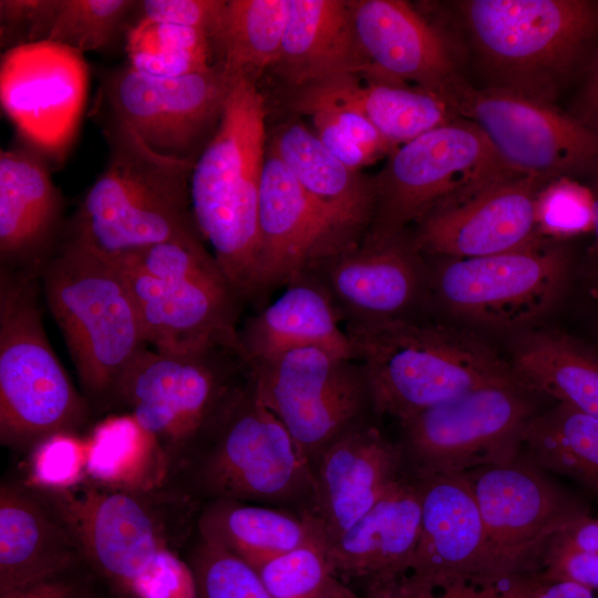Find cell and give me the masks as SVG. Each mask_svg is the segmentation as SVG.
Here are the masks:
<instances>
[{
    "label": "cell",
    "instance_id": "obj_1",
    "mask_svg": "<svg viewBox=\"0 0 598 598\" xmlns=\"http://www.w3.org/2000/svg\"><path fill=\"white\" fill-rule=\"evenodd\" d=\"M42 489L73 530L85 565L118 597L194 598L177 548L196 534L200 502L169 486L128 489L84 478Z\"/></svg>",
    "mask_w": 598,
    "mask_h": 598
},
{
    "label": "cell",
    "instance_id": "obj_2",
    "mask_svg": "<svg viewBox=\"0 0 598 598\" xmlns=\"http://www.w3.org/2000/svg\"><path fill=\"white\" fill-rule=\"evenodd\" d=\"M257 83L233 80L218 127L195 161L189 202L196 227L236 295L260 292L258 208L267 151Z\"/></svg>",
    "mask_w": 598,
    "mask_h": 598
},
{
    "label": "cell",
    "instance_id": "obj_3",
    "mask_svg": "<svg viewBox=\"0 0 598 598\" xmlns=\"http://www.w3.org/2000/svg\"><path fill=\"white\" fill-rule=\"evenodd\" d=\"M166 486L202 504L233 499L313 518L310 463L259 399L249 371Z\"/></svg>",
    "mask_w": 598,
    "mask_h": 598
},
{
    "label": "cell",
    "instance_id": "obj_4",
    "mask_svg": "<svg viewBox=\"0 0 598 598\" xmlns=\"http://www.w3.org/2000/svg\"><path fill=\"white\" fill-rule=\"evenodd\" d=\"M106 165L89 187L66 243L110 261L144 248L200 235L192 214L194 163L163 156L130 130L104 122Z\"/></svg>",
    "mask_w": 598,
    "mask_h": 598
},
{
    "label": "cell",
    "instance_id": "obj_5",
    "mask_svg": "<svg viewBox=\"0 0 598 598\" xmlns=\"http://www.w3.org/2000/svg\"><path fill=\"white\" fill-rule=\"evenodd\" d=\"M375 415L399 422L477 388L519 382L476 336L412 317L347 324Z\"/></svg>",
    "mask_w": 598,
    "mask_h": 598
},
{
    "label": "cell",
    "instance_id": "obj_6",
    "mask_svg": "<svg viewBox=\"0 0 598 598\" xmlns=\"http://www.w3.org/2000/svg\"><path fill=\"white\" fill-rule=\"evenodd\" d=\"M39 270L83 390L102 406L112 404L118 379L147 344L122 270L66 241Z\"/></svg>",
    "mask_w": 598,
    "mask_h": 598
},
{
    "label": "cell",
    "instance_id": "obj_7",
    "mask_svg": "<svg viewBox=\"0 0 598 598\" xmlns=\"http://www.w3.org/2000/svg\"><path fill=\"white\" fill-rule=\"evenodd\" d=\"M458 9L491 86L545 102L598 35L592 0H466Z\"/></svg>",
    "mask_w": 598,
    "mask_h": 598
},
{
    "label": "cell",
    "instance_id": "obj_8",
    "mask_svg": "<svg viewBox=\"0 0 598 598\" xmlns=\"http://www.w3.org/2000/svg\"><path fill=\"white\" fill-rule=\"evenodd\" d=\"M34 271L0 272V442L20 452L76 434L89 415L47 338Z\"/></svg>",
    "mask_w": 598,
    "mask_h": 598
},
{
    "label": "cell",
    "instance_id": "obj_9",
    "mask_svg": "<svg viewBox=\"0 0 598 598\" xmlns=\"http://www.w3.org/2000/svg\"><path fill=\"white\" fill-rule=\"evenodd\" d=\"M247 369L230 351L174 353L146 348L126 367L113 403L125 405L156 442L166 484L246 379L238 374Z\"/></svg>",
    "mask_w": 598,
    "mask_h": 598
},
{
    "label": "cell",
    "instance_id": "obj_10",
    "mask_svg": "<svg viewBox=\"0 0 598 598\" xmlns=\"http://www.w3.org/2000/svg\"><path fill=\"white\" fill-rule=\"evenodd\" d=\"M543 398L520 382L485 385L399 422L402 473L419 480L515 460Z\"/></svg>",
    "mask_w": 598,
    "mask_h": 598
},
{
    "label": "cell",
    "instance_id": "obj_11",
    "mask_svg": "<svg viewBox=\"0 0 598 598\" xmlns=\"http://www.w3.org/2000/svg\"><path fill=\"white\" fill-rule=\"evenodd\" d=\"M427 289L461 320L491 329H523L555 306L566 288L571 254L560 240L538 236L504 252L435 258Z\"/></svg>",
    "mask_w": 598,
    "mask_h": 598
},
{
    "label": "cell",
    "instance_id": "obj_12",
    "mask_svg": "<svg viewBox=\"0 0 598 598\" xmlns=\"http://www.w3.org/2000/svg\"><path fill=\"white\" fill-rule=\"evenodd\" d=\"M474 122L458 117L398 146L371 177L373 213L368 233H405L434 207L511 169Z\"/></svg>",
    "mask_w": 598,
    "mask_h": 598
},
{
    "label": "cell",
    "instance_id": "obj_13",
    "mask_svg": "<svg viewBox=\"0 0 598 598\" xmlns=\"http://www.w3.org/2000/svg\"><path fill=\"white\" fill-rule=\"evenodd\" d=\"M353 361L305 348L247 365L259 399L310 465L329 444L375 415L362 368Z\"/></svg>",
    "mask_w": 598,
    "mask_h": 598
},
{
    "label": "cell",
    "instance_id": "obj_14",
    "mask_svg": "<svg viewBox=\"0 0 598 598\" xmlns=\"http://www.w3.org/2000/svg\"><path fill=\"white\" fill-rule=\"evenodd\" d=\"M231 83L216 65L161 78L126 64L104 78L100 102L105 122L130 130L163 156L195 163L218 127Z\"/></svg>",
    "mask_w": 598,
    "mask_h": 598
},
{
    "label": "cell",
    "instance_id": "obj_15",
    "mask_svg": "<svg viewBox=\"0 0 598 598\" xmlns=\"http://www.w3.org/2000/svg\"><path fill=\"white\" fill-rule=\"evenodd\" d=\"M545 473L522 454L465 473L484 525L491 581L538 573L550 538L588 514Z\"/></svg>",
    "mask_w": 598,
    "mask_h": 598
},
{
    "label": "cell",
    "instance_id": "obj_16",
    "mask_svg": "<svg viewBox=\"0 0 598 598\" xmlns=\"http://www.w3.org/2000/svg\"><path fill=\"white\" fill-rule=\"evenodd\" d=\"M458 116L477 124L514 169L551 181L598 173V128L545 102L497 86H466Z\"/></svg>",
    "mask_w": 598,
    "mask_h": 598
},
{
    "label": "cell",
    "instance_id": "obj_17",
    "mask_svg": "<svg viewBox=\"0 0 598 598\" xmlns=\"http://www.w3.org/2000/svg\"><path fill=\"white\" fill-rule=\"evenodd\" d=\"M549 181L514 168L430 210L412 236L420 254L471 258L524 246L538 237L535 200Z\"/></svg>",
    "mask_w": 598,
    "mask_h": 598
},
{
    "label": "cell",
    "instance_id": "obj_18",
    "mask_svg": "<svg viewBox=\"0 0 598 598\" xmlns=\"http://www.w3.org/2000/svg\"><path fill=\"white\" fill-rule=\"evenodd\" d=\"M83 53L35 42L11 48L0 64V100L7 116L40 154L59 159L69 148L85 104Z\"/></svg>",
    "mask_w": 598,
    "mask_h": 598
},
{
    "label": "cell",
    "instance_id": "obj_19",
    "mask_svg": "<svg viewBox=\"0 0 598 598\" xmlns=\"http://www.w3.org/2000/svg\"><path fill=\"white\" fill-rule=\"evenodd\" d=\"M414 481L421 504L420 535L409 570L393 588L415 596L456 581L493 582L484 525L467 475Z\"/></svg>",
    "mask_w": 598,
    "mask_h": 598
},
{
    "label": "cell",
    "instance_id": "obj_20",
    "mask_svg": "<svg viewBox=\"0 0 598 598\" xmlns=\"http://www.w3.org/2000/svg\"><path fill=\"white\" fill-rule=\"evenodd\" d=\"M307 272L327 289L347 324L412 317L427 289L422 255L405 233L379 237L367 231Z\"/></svg>",
    "mask_w": 598,
    "mask_h": 598
},
{
    "label": "cell",
    "instance_id": "obj_21",
    "mask_svg": "<svg viewBox=\"0 0 598 598\" xmlns=\"http://www.w3.org/2000/svg\"><path fill=\"white\" fill-rule=\"evenodd\" d=\"M117 266L153 349L174 353L225 350L245 361L235 324L236 292L221 271L161 280Z\"/></svg>",
    "mask_w": 598,
    "mask_h": 598
},
{
    "label": "cell",
    "instance_id": "obj_22",
    "mask_svg": "<svg viewBox=\"0 0 598 598\" xmlns=\"http://www.w3.org/2000/svg\"><path fill=\"white\" fill-rule=\"evenodd\" d=\"M354 31L372 79L408 84L444 97L455 109L466 83L441 37L408 2L349 1ZM456 111V110H455Z\"/></svg>",
    "mask_w": 598,
    "mask_h": 598
},
{
    "label": "cell",
    "instance_id": "obj_23",
    "mask_svg": "<svg viewBox=\"0 0 598 598\" xmlns=\"http://www.w3.org/2000/svg\"><path fill=\"white\" fill-rule=\"evenodd\" d=\"M260 292L288 285L358 240L338 230L267 144L258 208Z\"/></svg>",
    "mask_w": 598,
    "mask_h": 598
},
{
    "label": "cell",
    "instance_id": "obj_24",
    "mask_svg": "<svg viewBox=\"0 0 598 598\" xmlns=\"http://www.w3.org/2000/svg\"><path fill=\"white\" fill-rule=\"evenodd\" d=\"M316 484L313 520L322 542L351 527L402 475L398 442L372 421L329 444L311 465Z\"/></svg>",
    "mask_w": 598,
    "mask_h": 598
},
{
    "label": "cell",
    "instance_id": "obj_25",
    "mask_svg": "<svg viewBox=\"0 0 598 598\" xmlns=\"http://www.w3.org/2000/svg\"><path fill=\"white\" fill-rule=\"evenodd\" d=\"M416 483L402 473L375 505L336 538L323 543L333 574L357 580L364 596L379 594L403 578L420 535Z\"/></svg>",
    "mask_w": 598,
    "mask_h": 598
},
{
    "label": "cell",
    "instance_id": "obj_26",
    "mask_svg": "<svg viewBox=\"0 0 598 598\" xmlns=\"http://www.w3.org/2000/svg\"><path fill=\"white\" fill-rule=\"evenodd\" d=\"M85 565L68 522L48 494L25 481L0 486V595Z\"/></svg>",
    "mask_w": 598,
    "mask_h": 598
},
{
    "label": "cell",
    "instance_id": "obj_27",
    "mask_svg": "<svg viewBox=\"0 0 598 598\" xmlns=\"http://www.w3.org/2000/svg\"><path fill=\"white\" fill-rule=\"evenodd\" d=\"M288 103L291 111L303 115L326 107L354 111L393 148L461 117L433 92L363 74H342L291 89Z\"/></svg>",
    "mask_w": 598,
    "mask_h": 598
},
{
    "label": "cell",
    "instance_id": "obj_28",
    "mask_svg": "<svg viewBox=\"0 0 598 598\" xmlns=\"http://www.w3.org/2000/svg\"><path fill=\"white\" fill-rule=\"evenodd\" d=\"M39 154L34 148L1 150V267L39 270L51 255L61 197Z\"/></svg>",
    "mask_w": 598,
    "mask_h": 598
},
{
    "label": "cell",
    "instance_id": "obj_29",
    "mask_svg": "<svg viewBox=\"0 0 598 598\" xmlns=\"http://www.w3.org/2000/svg\"><path fill=\"white\" fill-rule=\"evenodd\" d=\"M286 286L239 331L246 364L305 348L355 360L353 343L340 324L342 316L322 283L303 272Z\"/></svg>",
    "mask_w": 598,
    "mask_h": 598
},
{
    "label": "cell",
    "instance_id": "obj_30",
    "mask_svg": "<svg viewBox=\"0 0 598 598\" xmlns=\"http://www.w3.org/2000/svg\"><path fill=\"white\" fill-rule=\"evenodd\" d=\"M274 70L289 86L342 74L371 73L359 44L349 1L289 0V14Z\"/></svg>",
    "mask_w": 598,
    "mask_h": 598
},
{
    "label": "cell",
    "instance_id": "obj_31",
    "mask_svg": "<svg viewBox=\"0 0 598 598\" xmlns=\"http://www.w3.org/2000/svg\"><path fill=\"white\" fill-rule=\"evenodd\" d=\"M140 1L1 0L0 40L7 50L51 42L78 52L109 48L133 22Z\"/></svg>",
    "mask_w": 598,
    "mask_h": 598
},
{
    "label": "cell",
    "instance_id": "obj_32",
    "mask_svg": "<svg viewBox=\"0 0 598 598\" xmlns=\"http://www.w3.org/2000/svg\"><path fill=\"white\" fill-rule=\"evenodd\" d=\"M270 145L338 230L352 240L368 231L373 213L371 178L346 166L298 121L281 124Z\"/></svg>",
    "mask_w": 598,
    "mask_h": 598
},
{
    "label": "cell",
    "instance_id": "obj_33",
    "mask_svg": "<svg viewBox=\"0 0 598 598\" xmlns=\"http://www.w3.org/2000/svg\"><path fill=\"white\" fill-rule=\"evenodd\" d=\"M508 363L529 390L598 419V353L575 337L554 329L523 331Z\"/></svg>",
    "mask_w": 598,
    "mask_h": 598
},
{
    "label": "cell",
    "instance_id": "obj_34",
    "mask_svg": "<svg viewBox=\"0 0 598 598\" xmlns=\"http://www.w3.org/2000/svg\"><path fill=\"white\" fill-rule=\"evenodd\" d=\"M196 535L252 567L310 540L322 539L311 517L279 507L233 499L203 503Z\"/></svg>",
    "mask_w": 598,
    "mask_h": 598
},
{
    "label": "cell",
    "instance_id": "obj_35",
    "mask_svg": "<svg viewBox=\"0 0 598 598\" xmlns=\"http://www.w3.org/2000/svg\"><path fill=\"white\" fill-rule=\"evenodd\" d=\"M288 14L289 0H227L210 35L214 65L257 83L279 59Z\"/></svg>",
    "mask_w": 598,
    "mask_h": 598
},
{
    "label": "cell",
    "instance_id": "obj_36",
    "mask_svg": "<svg viewBox=\"0 0 598 598\" xmlns=\"http://www.w3.org/2000/svg\"><path fill=\"white\" fill-rule=\"evenodd\" d=\"M525 456L598 495V419L563 403L542 409L522 435Z\"/></svg>",
    "mask_w": 598,
    "mask_h": 598
},
{
    "label": "cell",
    "instance_id": "obj_37",
    "mask_svg": "<svg viewBox=\"0 0 598 598\" xmlns=\"http://www.w3.org/2000/svg\"><path fill=\"white\" fill-rule=\"evenodd\" d=\"M86 477L112 487L154 489L167 481L154 439L130 414L107 417L86 440Z\"/></svg>",
    "mask_w": 598,
    "mask_h": 598
},
{
    "label": "cell",
    "instance_id": "obj_38",
    "mask_svg": "<svg viewBox=\"0 0 598 598\" xmlns=\"http://www.w3.org/2000/svg\"><path fill=\"white\" fill-rule=\"evenodd\" d=\"M127 65L154 76L178 78L214 66L204 30L134 18L125 32Z\"/></svg>",
    "mask_w": 598,
    "mask_h": 598
},
{
    "label": "cell",
    "instance_id": "obj_39",
    "mask_svg": "<svg viewBox=\"0 0 598 598\" xmlns=\"http://www.w3.org/2000/svg\"><path fill=\"white\" fill-rule=\"evenodd\" d=\"M254 568L271 598H363L333 574L321 538Z\"/></svg>",
    "mask_w": 598,
    "mask_h": 598
},
{
    "label": "cell",
    "instance_id": "obj_40",
    "mask_svg": "<svg viewBox=\"0 0 598 598\" xmlns=\"http://www.w3.org/2000/svg\"><path fill=\"white\" fill-rule=\"evenodd\" d=\"M184 559L194 598H271L254 567L197 535Z\"/></svg>",
    "mask_w": 598,
    "mask_h": 598
},
{
    "label": "cell",
    "instance_id": "obj_41",
    "mask_svg": "<svg viewBox=\"0 0 598 598\" xmlns=\"http://www.w3.org/2000/svg\"><path fill=\"white\" fill-rule=\"evenodd\" d=\"M535 223L539 236L565 240L591 233L594 226V196L569 176L547 182L535 200Z\"/></svg>",
    "mask_w": 598,
    "mask_h": 598
},
{
    "label": "cell",
    "instance_id": "obj_42",
    "mask_svg": "<svg viewBox=\"0 0 598 598\" xmlns=\"http://www.w3.org/2000/svg\"><path fill=\"white\" fill-rule=\"evenodd\" d=\"M30 453V476L25 482L31 485L65 488L86 476V441L76 434L54 435Z\"/></svg>",
    "mask_w": 598,
    "mask_h": 598
},
{
    "label": "cell",
    "instance_id": "obj_43",
    "mask_svg": "<svg viewBox=\"0 0 598 598\" xmlns=\"http://www.w3.org/2000/svg\"><path fill=\"white\" fill-rule=\"evenodd\" d=\"M226 0H143L135 17L157 23L200 29L210 35Z\"/></svg>",
    "mask_w": 598,
    "mask_h": 598
},
{
    "label": "cell",
    "instance_id": "obj_44",
    "mask_svg": "<svg viewBox=\"0 0 598 598\" xmlns=\"http://www.w3.org/2000/svg\"><path fill=\"white\" fill-rule=\"evenodd\" d=\"M545 582L532 573L485 584L456 581L415 596L390 590L380 598H533Z\"/></svg>",
    "mask_w": 598,
    "mask_h": 598
},
{
    "label": "cell",
    "instance_id": "obj_45",
    "mask_svg": "<svg viewBox=\"0 0 598 598\" xmlns=\"http://www.w3.org/2000/svg\"><path fill=\"white\" fill-rule=\"evenodd\" d=\"M538 573L546 581H570L598 592V553L546 546Z\"/></svg>",
    "mask_w": 598,
    "mask_h": 598
},
{
    "label": "cell",
    "instance_id": "obj_46",
    "mask_svg": "<svg viewBox=\"0 0 598 598\" xmlns=\"http://www.w3.org/2000/svg\"><path fill=\"white\" fill-rule=\"evenodd\" d=\"M97 577L84 565L0 598H101Z\"/></svg>",
    "mask_w": 598,
    "mask_h": 598
},
{
    "label": "cell",
    "instance_id": "obj_47",
    "mask_svg": "<svg viewBox=\"0 0 598 598\" xmlns=\"http://www.w3.org/2000/svg\"><path fill=\"white\" fill-rule=\"evenodd\" d=\"M546 546L598 553V519L590 517L589 514L580 517L556 533Z\"/></svg>",
    "mask_w": 598,
    "mask_h": 598
},
{
    "label": "cell",
    "instance_id": "obj_48",
    "mask_svg": "<svg viewBox=\"0 0 598 598\" xmlns=\"http://www.w3.org/2000/svg\"><path fill=\"white\" fill-rule=\"evenodd\" d=\"M590 189L594 196V243L588 250L581 276L587 292L598 299V173Z\"/></svg>",
    "mask_w": 598,
    "mask_h": 598
},
{
    "label": "cell",
    "instance_id": "obj_49",
    "mask_svg": "<svg viewBox=\"0 0 598 598\" xmlns=\"http://www.w3.org/2000/svg\"><path fill=\"white\" fill-rule=\"evenodd\" d=\"M533 598H598V592L570 581H546Z\"/></svg>",
    "mask_w": 598,
    "mask_h": 598
},
{
    "label": "cell",
    "instance_id": "obj_50",
    "mask_svg": "<svg viewBox=\"0 0 598 598\" xmlns=\"http://www.w3.org/2000/svg\"><path fill=\"white\" fill-rule=\"evenodd\" d=\"M584 105L588 118V123L595 127L598 126V58L596 59L591 72L589 74L585 92ZM598 128V127H597Z\"/></svg>",
    "mask_w": 598,
    "mask_h": 598
}]
</instances>
